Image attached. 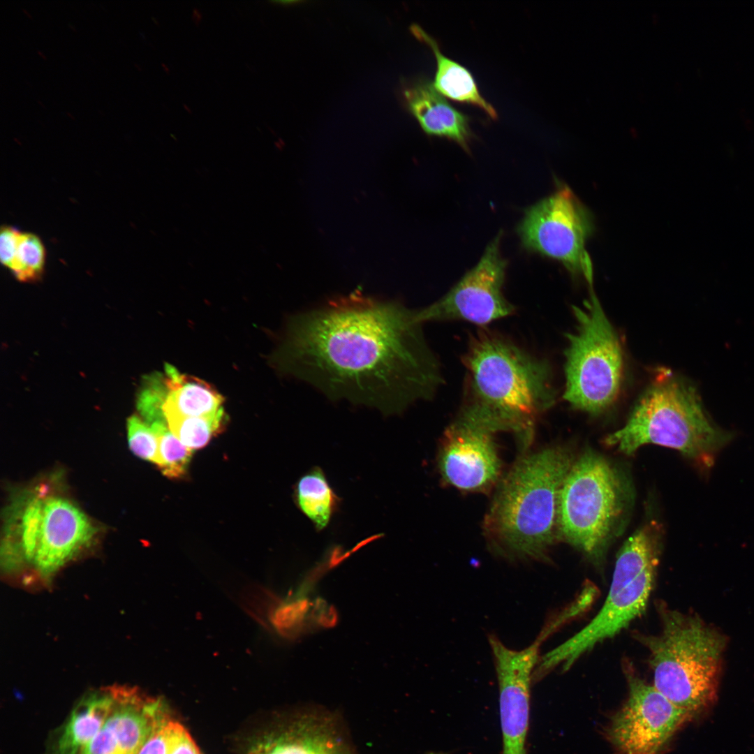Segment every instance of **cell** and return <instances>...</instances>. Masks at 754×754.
<instances>
[{
    "instance_id": "obj_16",
    "label": "cell",
    "mask_w": 754,
    "mask_h": 754,
    "mask_svg": "<svg viewBox=\"0 0 754 754\" xmlns=\"http://www.w3.org/2000/svg\"><path fill=\"white\" fill-rule=\"evenodd\" d=\"M89 517L68 500L43 498L42 517L36 551L31 561L44 578L87 546L96 533Z\"/></svg>"
},
{
    "instance_id": "obj_23",
    "label": "cell",
    "mask_w": 754,
    "mask_h": 754,
    "mask_svg": "<svg viewBox=\"0 0 754 754\" xmlns=\"http://www.w3.org/2000/svg\"><path fill=\"white\" fill-rule=\"evenodd\" d=\"M158 438L161 468L170 478L184 476L193 450L184 445L169 429L166 421L149 424Z\"/></svg>"
},
{
    "instance_id": "obj_8",
    "label": "cell",
    "mask_w": 754,
    "mask_h": 754,
    "mask_svg": "<svg viewBox=\"0 0 754 754\" xmlns=\"http://www.w3.org/2000/svg\"><path fill=\"white\" fill-rule=\"evenodd\" d=\"M577 322L568 334L563 398L573 407L599 413L617 399L623 358L615 331L592 293L582 307L574 306Z\"/></svg>"
},
{
    "instance_id": "obj_26",
    "label": "cell",
    "mask_w": 754,
    "mask_h": 754,
    "mask_svg": "<svg viewBox=\"0 0 754 754\" xmlns=\"http://www.w3.org/2000/svg\"><path fill=\"white\" fill-rule=\"evenodd\" d=\"M43 498H31L27 503L21 517L20 533V554L23 559L31 562L33 559L42 517Z\"/></svg>"
},
{
    "instance_id": "obj_24",
    "label": "cell",
    "mask_w": 754,
    "mask_h": 754,
    "mask_svg": "<svg viewBox=\"0 0 754 754\" xmlns=\"http://www.w3.org/2000/svg\"><path fill=\"white\" fill-rule=\"evenodd\" d=\"M45 251L40 238L32 233H20L16 253L10 269L22 281L38 279L44 269Z\"/></svg>"
},
{
    "instance_id": "obj_15",
    "label": "cell",
    "mask_w": 754,
    "mask_h": 754,
    "mask_svg": "<svg viewBox=\"0 0 754 754\" xmlns=\"http://www.w3.org/2000/svg\"><path fill=\"white\" fill-rule=\"evenodd\" d=\"M114 688L112 710L81 754H138L154 730L171 717L162 698L133 688Z\"/></svg>"
},
{
    "instance_id": "obj_29",
    "label": "cell",
    "mask_w": 754,
    "mask_h": 754,
    "mask_svg": "<svg viewBox=\"0 0 754 754\" xmlns=\"http://www.w3.org/2000/svg\"><path fill=\"white\" fill-rule=\"evenodd\" d=\"M169 754H202L186 728L179 727Z\"/></svg>"
},
{
    "instance_id": "obj_2",
    "label": "cell",
    "mask_w": 754,
    "mask_h": 754,
    "mask_svg": "<svg viewBox=\"0 0 754 754\" xmlns=\"http://www.w3.org/2000/svg\"><path fill=\"white\" fill-rule=\"evenodd\" d=\"M464 363L468 384L461 413L494 432L512 431L528 441L535 419L556 399L547 362L501 335L481 332Z\"/></svg>"
},
{
    "instance_id": "obj_3",
    "label": "cell",
    "mask_w": 754,
    "mask_h": 754,
    "mask_svg": "<svg viewBox=\"0 0 754 754\" xmlns=\"http://www.w3.org/2000/svg\"><path fill=\"white\" fill-rule=\"evenodd\" d=\"M573 461L568 450L553 447L515 465L487 519L496 554L510 560H547L556 536L560 490Z\"/></svg>"
},
{
    "instance_id": "obj_28",
    "label": "cell",
    "mask_w": 754,
    "mask_h": 754,
    "mask_svg": "<svg viewBox=\"0 0 754 754\" xmlns=\"http://www.w3.org/2000/svg\"><path fill=\"white\" fill-rule=\"evenodd\" d=\"M20 232L8 226L1 228L0 258L2 265L10 269L15 258Z\"/></svg>"
},
{
    "instance_id": "obj_22",
    "label": "cell",
    "mask_w": 754,
    "mask_h": 754,
    "mask_svg": "<svg viewBox=\"0 0 754 754\" xmlns=\"http://www.w3.org/2000/svg\"><path fill=\"white\" fill-rule=\"evenodd\" d=\"M171 432L191 450L205 446L213 436L221 429L224 420V409L217 414L206 417H185L164 414Z\"/></svg>"
},
{
    "instance_id": "obj_17",
    "label": "cell",
    "mask_w": 754,
    "mask_h": 754,
    "mask_svg": "<svg viewBox=\"0 0 754 754\" xmlns=\"http://www.w3.org/2000/svg\"><path fill=\"white\" fill-rule=\"evenodd\" d=\"M402 100L428 135L447 138L466 151L473 136L469 118L453 107L425 77L401 82Z\"/></svg>"
},
{
    "instance_id": "obj_19",
    "label": "cell",
    "mask_w": 754,
    "mask_h": 754,
    "mask_svg": "<svg viewBox=\"0 0 754 754\" xmlns=\"http://www.w3.org/2000/svg\"><path fill=\"white\" fill-rule=\"evenodd\" d=\"M167 392L163 404L164 414L185 417H206L223 409V397L207 383L180 374L173 366H165Z\"/></svg>"
},
{
    "instance_id": "obj_7",
    "label": "cell",
    "mask_w": 754,
    "mask_h": 754,
    "mask_svg": "<svg viewBox=\"0 0 754 754\" xmlns=\"http://www.w3.org/2000/svg\"><path fill=\"white\" fill-rule=\"evenodd\" d=\"M630 504L629 487L607 460L586 452L562 484L556 527L562 539L594 562L602 561Z\"/></svg>"
},
{
    "instance_id": "obj_1",
    "label": "cell",
    "mask_w": 754,
    "mask_h": 754,
    "mask_svg": "<svg viewBox=\"0 0 754 754\" xmlns=\"http://www.w3.org/2000/svg\"><path fill=\"white\" fill-rule=\"evenodd\" d=\"M424 323L420 309L355 292L290 318L272 363L330 399L401 413L444 380Z\"/></svg>"
},
{
    "instance_id": "obj_5",
    "label": "cell",
    "mask_w": 754,
    "mask_h": 754,
    "mask_svg": "<svg viewBox=\"0 0 754 754\" xmlns=\"http://www.w3.org/2000/svg\"><path fill=\"white\" fill-rule=\"evenodd\" d=\"M659 612L660 631L635 637L648 649L653 686L691 716L716 697L726 637L697 615L664 605Z\"/></svg>"
},
{
    "instance_id": "obj_27",
    "label": "cell",
    "mask_w": 754,
    "mask_h": 754,
    "mask_svg": "<svg viewBox=\"0 0 754 754\" xmlns=\"http://www.w3.org/2000/svg\"><path fill=\"white\" fill-rule=\"evenodd\" d=\"M181 725L171 717L167 718L154 730L138 754H169Z\"/></svg>"
},
{
    "instance_id": "obj_12",
    "label": "cell",
    "mask_w": 754,
    "mask_h": 754,
    "mask_svg": "<svg viewBox=\"0 0 754 754\" xmlns=\"http://www.w3.org/2000/svg\"><path fill=\"white\" fill-rule=\"evenodd\" d=\"M499 690L503 754H526L531 685L542 644L535 640L527 647L506 646L495 635L488 636Z\"/></svg>"
},
{
    "instance_id": "obj_11",
    "label": "cell",
    "mask_w": 754,
    "mask_h": 754,
    "mask_svg": "<svg viewBox=\"0 0 754 754\" xmlns=\"http://www.w3.org/2000/svg\"><path fill=\"white\" fill-rule=\"evenodd\" d=\"M499 233L478 263L436 302L420 309L424 323L461 320L485 326L510 316L515 306L503 293L507 262L500 253Z\"/></svg>"
},
{
    "instance_id": "obj_25",
    "label": "cell",
    "mask_w": 754,
    "mask_h": 754,
    "mask_svg": "<svg viewBox=\"0 0 754 754\" xmlns=\"http://www.w3.org/2000/svg\"><path fill=\"white\" fill-rule=\"evenodd\" d=\"M128 441L131 450L138 457L161 464L156 436L142 418L133 415L127 421Z\"/></svg>"
},
{
    "instance_id": "obj_21",
    "label": "cell",
    "mask_w": 754,
    "mask_h": 754,
    "mask_svg": "<svg viewBox=\"0 0 754 754\" xmlns=\"http://www.w3.org/2000/svg\"><path fill=\"white\" fill-rule=\"evenodd\" d=\"M294 498L297 507L318 532L329 526L341 504V498L318 466H313L298 479L295 485Z\"/></svg>"
},
{
    "instance_id": "obj_4",
    "label": "cell",
    "mask_w": 754,
    "mask_h": 754,
    "mask_svg": "<svg viewBox=\"0 0 754 754\" xmlns=\"http://www.w3.org/2000/svg\"><path fill=\"white\" fill-rule=\"evenodd\" d=\"M707 413L695 387L664 371L640 398L625 425L605 443L631 455L654 444L674 449L708 475L718 454L734 438Z\"/></svg>"
},
{
    "instance_id": "obj_18",
    "label": "cell",
    "mask_w": 754,
    "mask_h": 754,
    "mask_svg": "<svg viewBox=\"0 0 754 754\" xmlns=\"http://www.w3.org/2000/svg\"><path fill=\"white\" fill-rule=\"evenodd\" d=\"M114 702V687L81 699L64 725L52 754H81L102 727Z\"/></svg>"
},
{
    "instance_id": "obj_30",
    "label": "cell",
    "mask_w": 754,
    "mask_h": 754,
    "mask_svg": "<svg viewBox=\"0 0 754 754\" xmlns=\"http://www.w3.org/2000/svg\"><path fill=\"white\" fill-rule=\"evenodd\" d=\"M427 754H446V753H443V752H429V753H428Z\"/></svg>"
},
{
    "instance_id": "obj_31",
    "label": "cell",
    "mask_w": 754,
    "mask_h": 754,
    "mask_svg": "<svg viewBox=\"0 0 754 754\" xmlns=\"http://www.w3.org/2000/svg\"><path fill=\"white\" fill-rule=\"evenodd\" d=\"M22 10L24 11V13H26L27 15L29 16V17L31 18V15L29 13V12L27 10H25L24 8H22Z\"/></svg>"
},
{
    "instance_id": "obj_9",
    "label": "cell",
    "mask_w": 754,
    "mask_h": 754,
    "mask_svg": "<svg viewBox=\"0 0 754 754\" xmlns=\"http://www.w3.org/2000/svg\"><path fill=\"white\" fill-rule=\"evenodd\" d=\"M593 229L591 214L563 186L528 208L517 230L526 248L559 260L591 287L593 267L586 243Z\"/></svg>"
},
{
    "instance_id": "obj_14",
    "label": "cell",
    "mask_w": 754,
    "mask_h": 754,
    "mask_svg": "<svg viewBox=\"0 0 754 754\" xmlns=\"http://www.w3.org/2000/svg\"><path fill=\"white\" fill-rule=\"evenodd\" d=\"M494 433L461 414L445 433L440 457L444 478L466 490L491 485L498 478L500 462L491 438Z\"/></svg>"
},
{
    "instance_id": "obj_13",
    "label": "cell",
    "mask_w": 754,
    "mask_h": 754,
    "mask_svg": "<svg viewBox=\"0 0 754 754\" xmlns=\"http://www.w3.org/2000/svg\"><path fill=\"white\" fill-rule=\"evenodd\" d=\"M246 754H357L339 716L306 707L282 720L249 746Z\"/></svg>"
},
{
    "instance_id": "obj_32",
    "label": "cell",
    "mask_w": 754,
    "mask_h": 754,
    "mask_svg": "<svg viewBox=\"0 0 754 754\" xmlns=\"http://www.w3.org/2000/svg\"><path fill=\"white\" fill-rule=\"evenodd\" d=\"M37 52L43 59H46L45 56L40 51L38 50Z\"/></svg>"
},
{
    "instance_id": "obj_6",
    "label": "cell",
    "mask_w": 754,
    "mask_h": 754,
    "mask_svg": "<svg viewBox=\"0 0 754 754\" xmlns=\"http://www.w3.org/2000/svg\"><path fill=\"white\" fill-rule=\"evenodd\" d=\"M659 526L648 523L620 549L605 600L579 631L540 657L533 677L539 681L560 666L568 670L581 656L627 628L646 610L653 589L661 547Z\"/></svg>"
},
{
    "instance_id": "obj_10",
    "label": "cell",
    "mask_w": 754,
    "mask_h": 754,
    "mask_svg": "<svg viewBox=\"0 0 754 754\" xmlns=\"http://www.w3.org/2000/svg\"><path fill=\"white\" fill-rule=\"evenodd\" d=\"M628 698L611 720L607 737L617 754H660L690 716L623 664Z\"/></svg>"
},
{
    "instance_id": "obj_20",
    "label": "cell",
    "mask_w": 754,
    "mask_h": 754,
    "mask_svg": "<svg viewBox=\"0 0 754 754\" xmlns=\"http://www.w3.org/2000/svg\"><path fill=\"white\" fill-rule=\"evenodd\" d=\"M410 30L417 39L431 49L435 56L436 72L433 83L435 89L452 100L478 107L490 118L496 119V111L480 94L471 72L443 55L436 40L420 25L413 24Z\"/></svg>"
}]
</instances>
